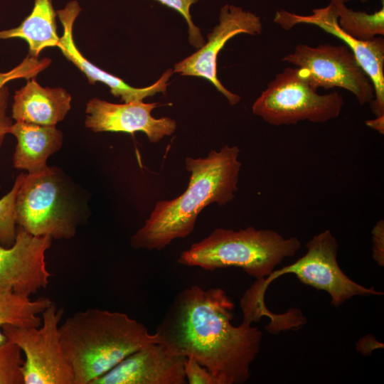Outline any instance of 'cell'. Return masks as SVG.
I'll list each match as a JSON object with an SVG mask.
<instances>
[{
    "label": "cell",
    "mask_w": 384,
    "mask_h": 384,
    "mask_svg": "<svg viewBox=\"0 0 384 384\" xmlns=\"http://www.w3.org/2000/svg\"><path fill=\"white\" fill-rule=\"evenodd\" d=\"M234 308L223 289L193 285L175 296L154 334L172 352L196 358L218 384H242L262 333L244 322L233 326Z\"/></svg>",
    "instance_id": "6da1fadb"
},
{
    "label": "cell",
    "mask_w": 384,
    "mask_h": 384,
    "mask_svg": "<svg viewBox=\"0 0 384 384\" xmlns=\"http://www.w3.org/2000/svg\"><path fill=\"white\" fill-rule=\"evenodd\" d=\"M240 151L237 146L225 145L204 158L186 157L185 167L191 173L187 189L174 199L156 203L144 225L131 238L132 246L161 250L174 240L189 235L205 207L230 202L238 191Z\"/></svg>",
    "instance_id": "7a4b0ae2"
},
{
    "label": "cell",
    "mask_w": 384,
    "mask_h": 384,
    "mask_svg": "<svg viewBox=\"0 0 384 384\" xmlns=\"http://www.w3.org/2000/svg\"><path fill=\"white\" fill-rule=\"evenodd\" d=\"M59 329L75 384H92L129 354L159 342L127 314L97 308L75 312Z\"/></svg>",
    "instance_id": "3957f363"
},
{
    "label": "cell",
    "mask_w": 384,
    "mask_h": 384,
    "mask_svg": "<svg viewBox=\"0 0 384 384\" xmlns=\"http://www.w3.org/2000/svg\"><path fill=\"white\" fill-rule=\"evenodd\" d=\"M300 247L297 238H286L272 230L252 226L238 231L216 228L183 251L178 262L208 271L240 267L259 280L267 277L284 259L294 256Z\"/></svg>",
    "instance_id": "277c9868"
},
{
    "label": "cell",
    "mask_w": 384,
    "mask_h": 384,
    "mask_svg": "<svg viewBox=\"0 0 384 384\" xmlns=\"http://www.w3.org/2000/svg\"><path fill=\"white\" fill-rule=\"evenodd\" d=\"M306 252L295 262L272 271L256 282L240 300L243 316L259 321L263 316L271 317L265 304V292L272 282L286 274H294L302 283L326 292L331 304L338 307L355 296L383 295L374 288H367L347 277L337 262L338 242L329 230L315 235L306 244Z\"/></svg>",
    "instance_id": "5b68a950"
},
{
    "label": "cell",
    "mask_w": 384,
    "mask_h": 384,
    "mask_svg": "<svg viewBox=\"0 0 384 384\" xmlns=\"http://www.w3.org/2000/svg\"><path fill=\"white\" fill-rule=\"evenodd\" d=\"M15 215L17 226L35 236L70 239L80 223L75 199L60 171L47 166L23 175Z\"/></svg>",
    "instance_id": "8992f818"
},
{
    "label": "cell",
    "mask_w": 384,
    "mask_h": 384,
    "mask_svg": "<svg viewBox=\"0 0 384 384\" xmlns=\"http://www.w3.org/2000/svg\"><path fill=\"white\" fill-rule=\"evenodd\" d=\"M343 105L338 92L320 95L300 68L287 67L277 74L253 103V113L274 126L307 120L324 123L337 118Z\"/></svg>",
    "instance_id": "52a82bcc"
},
{
    "label": "cell",
    "mask_w": 384,
    "mask_h": 384,
    "mask_svg": "<svg viewBox=\"0 0 384 384\" xmlns=\"http://www.w3.org/2000/svg\"><path fill=\"white\" fill-rule=\"evenodd\" d=\"M41 315V324L37 327L5 325L2 328L6 338L24 355L23 384H75L60 335L63 310L53 302Z\"/></svg>",
    "instance_id": "ba28073f"
},
{
    "label": "cell",
    "mask_w": 384,
    "mask_h": 384,
    "mask_svg": "<svg viewBox=\"0 0 384 384\" xmlns=\"http://www.w3.org/2000/svg\"><path fill=\"white\" fill-rule=\"evenodd\" d=\"M282 61L304 71L310 84L326 90L340 87L353 94L360 104L370 103L375 96L372 81L346 45H297Z\"/></svg>",
    "instance_id": "9c48e42d"
},
{
    "label": "cell",
    "mask_w": 384,
    "mask_h": 384,
    "mask_svg": "<svg viewBox=\"0 0 384 384\" xmlns=\"http://www.w3.org/2000/svg\"><path fill=\"white\" fill-rule=\"evenodd\" d=\"M274 23L284 30L299 24L316 26L343 41L353 52L361 68L372 81L375 96L369 103L373 114L384 115V39L375 37L371 41L358 40L344 32L338 26V15L334 3L314 9L309 15H299L284 9L276 11Z\"/></svg>",
    "instance_id": "30bf717a"
},
{
    "label": "cell",
    "mask_w": 384,
    "mask_h": 384,
    "mask_svg": "<svg viewBox=\"0 0 384 384\" xmlns=\"http://www.w3.org/2000/svg\"><path fill=\"white\" fill-rule=\"evenodd\" d=\"M262 31L260 18L241 7L226 4L220 9L219 23L208 34V42L194 53L174 65V73L203 78L210 81L230 105L240 97L225 87L217 76V58L226 42L240 33L257 35Z\"/></svg>",
    "instance_id": "8fae6325"
},
{
    "label": "cell",
    "mask_w": 384,
    "mask_h": 384,
    "mask_svg": "<svg viewBox=\"0 0 384 384\" xmlns=\"http://www.w3.org/2000/svg\"><path fill=\"white\" fill-rule=\"evenodd\" d=\"M51 241L50 236H35L18 226L11 246L0 243V287L28 297L46 288L50 273L45 255Z\"/></svg>",
    "instance_id": "7c38bea8"
},
{
    "label": "cell",
    "mask_w": 384,
    "mask_h": 384,
    "mask_svg": "<svg viewBox=\"0 0 384 384\" xmlns=\"http://www.w3.org/2000/svg\"><path fill=\"white\" fill-rule=\"evenodd\" d=\"M159 103L141 102L114 104L98 98L87 103L85 125L95 132H114L133 134L142 132L151 143L171 135L176 122L170 117L155 118L151 115Z\"/></svg>",
    "instance_id": "4fadbf2b"
},
{
    "label": "cell",
    "mask_w": 384,
    "mask_h": 384,
    "mask_svg": "<svg viewBox=\"0 0 384 384\" xmlns=\"http://www.w3.org/2000/svg\"><path fill=\"white\" fill-rule=\"evenodd\" d=\"M185 360L160 342L150 343L127 356L92 384H186Z\"/></svg>",
    "instance_id": "5bb4252c"
},
{
    "label": "cell",
    "mask_w": 384,
    "mask_h": 384,
    "mask_svg": "<svg viewBox=\"0 0 384 384\" xmlns=\"http://www.w3.org/2000/svg\"><path fill=\"white\" fill-rule=\"evenodd\" d=\"M81 10L78 2L72 1L64 9L56 11L63 26V34L57 47L86 76L89 83L100 82L105 84L110 87L112 95L120 97L124 102H141L158 92L165 93L169 80L174 73L171 69L167 70L151 85L138 88L130 86L122 79L102 70L87 60L79 50L73 38L74 23Z\"/></svg>",
    "instance_id": "9a60e30c"
},
{
    "label": "cell",
    "mask_w": 384,
    "mask_h": 384,
    "mask_svg": "<svg viewBox=\"0 0 384 384\" xmlns=\"http://www.w3.org/2000/svg\"><path fill=\"white\" fill-rule=\"evenodd\" d=\"M71 100L65 89L42 87L33 78L16 91L11 117L15 122L55 126L70 110Z\"/></svg>",
    "instance_id": "2e32d148"
},
{
    "label": "cell",
    "mask_w": 384,
    "mask_h": 384,
    "mask_svg": "<svg viewBox=\"0 0 384 384\" xmlns=\"http://www.w3.org/2000/svg\"><path fill=\"white\" fill-rule=\"evenodd\" d=\"M9 134L17 140L13 155L14 167L30 174L46 169L48 158L63 144V133L55 126L15 122Z\"/></svg>",
    "instance_id": "e0dca14e"
},
{
    "label": "cell",
    "mask_w": 384,
    "mask_h": 384,
    "mask_svg": "<svg viewBox=\"0 0 384 384\" xmlns=\"http://www.w3.org/2000/svg\"><path fill=\"white\" fill-rule=\"evenodd\" d=\"M55 16L51 0H35L30 15L18 26L0 31V39H23L28 45V55L38 58L44 49L58 45Z\"/></svg>",
    "instance_id": "ac0fdd59"
},
{
    "label": "cell",
    "mask_w": 384,
    "mask_h": 384,
    "mask_svg": "<svg viewBox=\"0 0 384 384\" xmlns=\"http://www.w3.org/2000/svg\"><path fill=\"white\" fill-rule=\"evenodd\" d=\"M52 303L48 298L31 300L30 297L0 287V345L7 340L2 331L4 326H39L42 321L39 314Z\"/></svg>",
    "instance_id": "d6986e66"
},
{
    "label": "cell",
    "mask_w": 384,
    "mask_h": 384,
    "mask_svg": "<svg viewBox=\"0 0 384 384\" xmlns=\"http://www.w3.org/2000/svg\"><path fill=\"white\" fill-rule=\"evenodd\" d=\"M335 5L339 27L360 41H371L384 35V4L372 14L348 8L343 0H330Z\"/></svg>",
    "instance_id": "ffe728a7"
},
{
    "label": "cell",
    "mask_w": 384,
    "mask_h": 384,
    "mask_svg": "<svg viewBox=\"0 0 384 384\" xmlns=\"http://www.w3.org/2000/svg\"><path fill=\"white\" fill-rule=\"evenodd\" d=\"M23 175V173L18 175L12 188L0 198V243L5 247L11 246L16 240L18 226L15 203Z\"/></svg>",
    "instance_id": "44dd1931"
},
{
    "label": "cell",
    "mask_w": 384,
    "mask_h": 384,
    "mask_svg": "<svg viewBox=\"0 0 384 384\" xmlns=\"http://www.w3.org/2000/svg\"><path fill=\"white\" fill-rule=\"evenodd\" d=\"M24 358L20 348L6 340L0 345V384H23Z\"/></svg>",
    "instance_id": "7402d4cb"
},
{
    "label": "cell",
    "mask_w": 384,
    "mask_h": 384,
    "mask_svg": "<svg viewBox=\"0 0 384 384\" xmlns=\"http://www.w3.org/2000/svg\"><path fill=\"white\" fill-rule=\"evenodd\" d=\"M51 60L48 58L39 60L28 55L22 62L8 72H0V88L11 80L25 78L29 80L46 69Z\"/></svg>",
    "instance_id": "603a6c76"
},
{
    "label": "cell",
    "mask_w": 384,
    "mask_h": 384,
    "mask_svg": "<svg viewBox=\"0 0 384 384\" xmlns=\"http://www.w3.org/2000/svg\"><path fill=\"white\" fill-rule=\"evenodd\" d=\"M161 4L177 11L185 18L188 26V41L190 44L196 48H201L205 41L199 28L193 22L190 13L191 6L199 0H156Z\"/></svg>",
    "instance_id": "cb8c5ba5"
},
{
    "label": "cell",
    "mask_w": 384,
    "mask_h": 384,
    "mask_svg": "<svg viewBox=\"0 0 384 384\" xmlns=\"http://www.w3.org/2000/svg\"><path fill=\"white\" fill-rule=\"evenodd\" d=\"M183 367L188 384H218L210 371L192 356L186 358Z\"/></svg>",
    "instance_id": "d4e9b609"
},
{
    "label": "cell",
    "mask_w": 384,
    "mask_h": 384,
    "mask_svg": "<svg viewBox=\"0 0 384 384\" xmlns=\"http://www.w3.org/2000/svg\"><path fill=\"white\" fill-rule=\"evenodd\" d=\"M9 97V90L6 85L0 88V147L4 138L9 134V129L14 123L7 115V107Z\"/></svg>",
    "instance_id": "484cf974"
},
{
    "label": "cell",
    "mask_w": 384,
    "mask_h": 384,
    "mask_svg": "<svg viewBox=\"0 0 384 384\" xmlns=\"http://www.w3.org/2000/svg\"><path fill=\"white\" fill-rule=\"evenodd\" d=\"M373 257L378 265H384V221L379 220L372 230Z\"/></svg>",
    "instance_id": "4316f807"
},
{
    "label": "cell",
    "mask_w": 384,
    "mask_h": 384,
    "mask_svg": "<svg viewBox=\"0 0 384 384\" xmlns=\"http://www.w3.org/2000/svg\"><path fill=\"white\" fill-rule=\"evenodd\" d=\"M366 124L371 129L376 130L380 134H384V115L367 120L366 121Z\"/></svg>",
    "instance_id": "83f0119b"
},
{
    "label": "cell",
    "mask_w": 384,
    "mask_h": 384,
    "mask_svg": "<svg viewBox=\"0 0 384 384\" xmlns=\"http://www.w3.org/2000/svg\"><path fill=\"white\" fill-rule=\"evenodd\" d=\"M344 3H347L350 1H352V0H343ZM361 3H366L368 2L369 0H359Z\"/></svg>",
    "instance_id": "f1b7e54d"
}]
</instances>
